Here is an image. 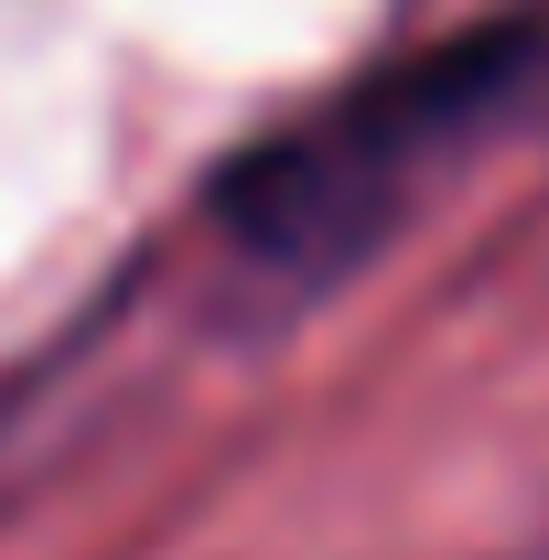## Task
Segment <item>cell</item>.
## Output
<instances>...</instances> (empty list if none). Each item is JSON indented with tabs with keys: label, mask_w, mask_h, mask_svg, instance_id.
Here are the masks:
<instances>
[{
	"label": "cell",
	"mask_w": 549,
	"mask_h": 560,
	"mask_svg": "<svg viewBox=\"0 0 549 560\" xmlns=\"http://www.w3.org/2000/svg\"><path fill=\"white\" fill-rule=\"evenodd\" d=\"M549 86V11L484 22L464 44H431L410 66L355 75L344 97H324L313 119L248 140L215 173V226L248 270L270 280H335L355 270L399 215L420 206V184L442 162H464L517 97Z\"/></svg>",
	"instance_id": "6da1fadb"
}]
</instances>
